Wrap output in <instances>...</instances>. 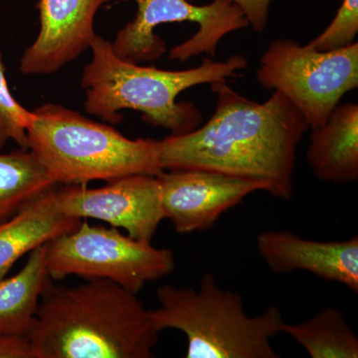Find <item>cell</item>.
Returning a JSON list of instances; mask_svg holds the SVG:
<instances>
[{
  "mask_svg": "<svg viewBox=\"0 0 358 358\" xmlns=\"http://www.w3.org/2000/svg\"><path fill=\"white\" fill-rule=\"evenodd\" d=\"M160 307L150 310L159 333L166 329L187 338V358H279L271 339L282 333L284 317L270 306L250 317L240 294L221 289L210 273L199 289L164 285L157 291Z\"/></svg>",
  "mask_w": 358,
  "mask_h": 358,
  "instance_id": "obj_5",
  "label": "cell"
},
{
  "mask_svg": "<svg viewBox=\"0 0 358 358\" xmlns=\"http://www.w3.org/2000/svg\"><path fill=\"white\" fill-rule=\"evenodd\" d=\"M157 178L164 218L179 234L210 229L251 193L267 190L261 181L202 169L164 171Z\"/></svg>",
  "mask_w": 358,
  "mask_h": 358,
  "instance_id": "obj_10",
  "label": "cell"
},
{
  "mask_svg": "<svg viewBox=\"0 0 358 358\" xmlns=\"http://www.w3.org/2000/svg\"><path fill=\"white\" fill-rule=\"evenodd\" d=\"M282 333L293 338L312 358L358 357L357 334L338 308H324L301 324H285Z\"/></svg>",
  "mask_w": 358,
  "mask_h": 358,
  "instance_id": "obj_17",
  "label": "cell"
},
{
  "mask_svg": "<svg viewBox=\"0 0 358 358\" xmlns=\"http://www.w3.org/2000/svg\"><path fill=\"white\" fill-rule=\"evenodd\" d=\"M28 150L56 185H87L145 174L159 176V141L131 140L76 110L46 103L34 110Z\"/></svg>",
  "mask_w": 358,
  "mask_h": 358,
  "instance_id": "obj_4",
  "label": "cell"
},
{
  "mask_svg": "<svg viewBox=\"0 0 358 358\" xmlns=\"http://www.w3.org/2000/svg\"><path fill=\"white\" fill-rule=\"evenodd\" d=\"M34 117V113L25 109L11 94L0 53V150L9 141L17 143L22 150H28L27 129Z\"/></svg>",
  "mask_w": 358,
  "mask_h": 358,
  "instance_id": "obj_18",
  "label": "cell"
},
{
  "mask_svg": "<svg viewBox=\"0 0 358 358\" xmlns=\"http://www.w3.org/2000/svg\"><path fill=\"white\" fill-rule=\"evenodd\" d=\"M136 14L110 42L117 57L134 64L154 62L166 54L164 40L155 34L166 23H197V32L169 52L171 60L180 62L200 54L215 57L221 40L233 31L248 27L241 9L230 0H214L207 6H194L188 0H133Z\"/></svg>",
  "mask_w": 358,
  "mask_h": 358,
  "instance_id": "obj_8",
  "label": "cell"
},
{
  "mask_svg": "<svg viewBox=\"0 0 358 358\" xmlns=\"http://www.w3.org/2000/svg\"><path fill=\"white\" fill-rule=\"evenodd\" d=\"M258 83L278 91L317 129L327 122L341 98L358 87V43L319 51L292 39L268 45L256 71Z\"/></svg>",
  "mask_w": 358,
  "mask_h": 358,
  "instance_id": "obj_7",
  "label": "cell"
},
{
  "mask_svg": "<svg viewBox=\"0 0 358 358\" xmlns=\"http://www.w3.org/2000/svg\"><path fill=\"white\" fill-rule=\"evenodd\" d=\"M110 0H39L36 39L20 60L24 75H52L91 48L99 9Z\"/></svg>",
  "mask_w": 358,
  "mask_h": 358,
  "instance_id": "obj_11",
  "label": "cell"
},
{
  "mask_svg": "<svg viewBox=\"0 0 358 358\" xmlns=\"http://www.w3.org/2000/svg\"><path fill=\"white\" fill-rule=\"evenodd\" d=\"M48 243L33 250L20 273L0 280V331L29 334L42 294L52 280L47 271Z\"/></svg>",
  "mask_w": 358,
  "mask_h": 358,
  "instance_id": "obj_15",
  "label": "cell"
},
{
  "mask_svg": "<svg viewBox=\"0 0 358 358\" xmlns=\"http://www.w3.org/2000/svg\"><path fill=\"white\" fill-rule=\"evenodd\" d=\"M193 1V0H188ZM236 4L245 17L248 21L249 26L257 33H263L267 28L270 18V7L274 0H230Z\"/></svg>",
  "mask_w": 358,
  "mask_h": 358,
  "instance_id": "obj_20",
  "label": "cell"
},
{
  "mask_svg": "<svg viewBox=\"0 0 358 358\" xmlns=\"http://www.w3.org/2000/svg\"><path fill=\"white\" fill-rule=\"evenodd\" d=\"M90 49L93 58L85 66L81 79L86 112L117 124L124 120L120 110H138L143 121L169 129L171 136L189 133L202 122L196 106L176 102L179 94L197 85L240 77L248 67L243 55L224 62L205 58L199 67L183 71L143 67L117 57L109 40L98 35Z\"/></svg>",
  "mask_w": 358,
  "mask_h": 358,
  "instance_id": "obj_3",
  "label": "cell"
},
{
  "mask_svg": "<svg viewBox=\"0 0 358 358\" xmlns=\"http://www.w3.org/2000/svg\"><path fill=\"white\" fill-rule=\"evenodd\" d=\"M0 358H34L29 338L0 331Z\"/></svg>",
  "mask_w": 358,
  "mask_h": 358,
  "instance_id": "obj_21",
  "label": "cell"
},
{
  "mask_svg": "<svg viewBox=\"0 0 358 358\" xmlns=\"http://www.w3.org/2000/svg\"><path fill=\"white\" fill-rule=\"evenodd\" d=\"M47 271L52 280L77 275L109 280L138 294L148 282L173 272V251L124 235L117 228L91 225L86 219L76 229L47 244Z\"/></svg>",
  "mask_w": 358,
  "mask_h": 358,
  "instance_id": "obj_6",
  "label": "cell"
},
{
  "mask_svg": "<svg viewBox=\"0 0 358 358\" xmlns=\"http://www.w3.org/2000/svg\"><path fill=\"white\" fill-rule=\"evenodd\" d=\"M59 210L71 217L98 219L122 228L129 237L150 243L164 220L157 176L136 174L107 181L100 188L66 185L54 188Z\"/></svg>",
  "mask_w": 358,
  "mask_h": 358,
  "instance_id": "obj_9",
  "label": "cell"
},
{
  "mask_svg": "<svg viewBox=\"0 0 358 358\" xmlns=\"http://www.w3.org/2000/svg\"><path fill=\"white\" fill-rule=\"evenodd\" d=\"M257 249L277 274L303 270L358 293V237L345 241H313L289 231H266Z\"/></svg>",
  "mask_w": 358,
  "mask_h": 358,
  "instance_id": "obj_12",
  "label": "cell"
},
{
  "mask_svg": "<svg viewBox=\"0 0 358 358\" xmlns=\"http://www.w3.org/2000/svg\"><path fill=\"white\" fill-rule=\"evenodd\" d=\"M227 82L210 84L217 99L204 126L159 141L162 169H202L261 181L275 199H292L296 150L310 129L307 120L280 92L257 103Z\"/></svg>",
  "mask_w": 358,
  "mask_h": 358,
  "instance_id": "obj_1",
  "label": "cell"
},
{
  "mask_svg": "<svg viewBox=\"0 0 358 358\" xmlns=\"http://www.w3.org/2000/svg\"><path fill=\"white\" fill-rule=\"evenodd\" d=\"M358 33V0H343L333 21L307 46L319 51L345 48Z\"/></svg>",
  "mask_w": 358,
  "mask_h": 358,
  "instance_id": "obj_19",
  "label": "cell"
},
{
  "mask_svg": "<svg viewBox=\"0 0 358 358\" xmlns=\"http://www.w3.org/2000/svg\"><path fill=\"white\" fill-rule=\"evenodd\" d=\"M55 187L0 223V280L6 278L21 257L76 229L81 222V219L59 210L54 196Z\"/></svg>",
  "mask_w": 358,
  "mask_h": 358,
  "instance_id": "obj_14",
  "label": "cell"
},
{
  "mask_svg": "<svg viewBox=\"0 0 358 358\" xmlns=\"http://www.w3.org/2000/svg\"><path fill=\"white\" fill-rule=\"evenodd\" d=\"M55 186L29 150H0V223Z\"/></svg>",
  "mask_w": 358,
  "mask_h": 358,
  "instance_id": "obj_16",
  "label": "cell"
},
{
  "mask_svg": "<svg viewBox=\"0 0 358 358\" xmlns=\"http://www.w3.org/2000/svg\"><path fill=\"white\" fill-rule=\"evenodd\" d=\"M306 159L315 178L345 185L358 178V106L334 108L320 128L312 129Z\"/></svg>",
  "mask_w": 358,
  "mask_h": 358,
  "instance_id": "obj_13",
  "label": "cell"
},
{
  "mask_svg": "<svg viewBox=\"0 0 358 358\" xmlns=\"http://www.w3.org/2000/svg\"><path fill=\"white\" fill-rule=\"evenodd\" d=\"M39 301L28 338L34 358H150L159 331L136 294L109 280L56 286Z\"/></svg>",
  "mask_w": 358,
  "mask_h": 358,
  "instance_id": "obj_2",
  "label": "cell"
}]
</instances>
